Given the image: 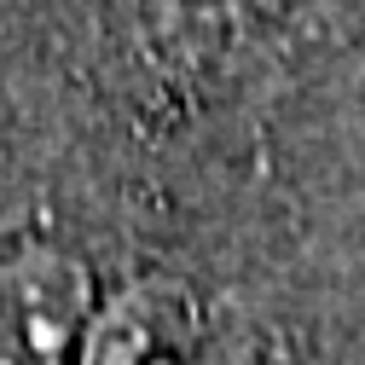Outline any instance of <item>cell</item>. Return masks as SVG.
<instances>
[{
    "mask_svg": "<svg viewBox=\"0 0 365 365\" xmlns=\"http://www.w3.org/2000/svg\"><path fill=\"white\" fill-rule=\"evenodd\" d=\"M76 296L58 267H12L0 279V365H64Z\"/></svg>",
    "mask_w": 365,
    "mask_h": 365,
    "instance_id": "cell-1",
    "label": "cell"
}]
</instances>
